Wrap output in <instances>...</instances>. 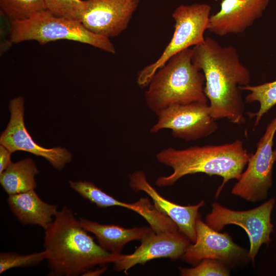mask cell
<instances>
[{
	"label": "cell",
	"instance_id": "obj_15",
	"mask_svg": "<svg viewBox=\"0 0 276 276\" xmlns=\"http://www.w3.org/2000/svg\"><path fill=\"white\" fill-rule=\"evenodd\" d=\"M129 186L132 190L146 193L152 200L156 209L171 219L177 225L179 231L193 243L195 242L196 223L200 217L199 210L205 205L204 200L195 205L183 206L178 204L160 195L149 182L143 171H134L129 175Z\"/></svg>",
	"mask_w": 276,
	"mask_h": 276
},
{
	"label": "cell",
	"instance_id": "obj_25",
	"mask_svg": "<svg viewBox=\"0 0 276 276\" xmlns=\"http://www.w3.org/2000/svg\"><path fill=\"white\" fill-rule=\"evenodd\" d=\"M12 153L4 146L0 145V174L12 164L11 159Z\"/></svg>",
	"mask_w": 276,
	"mask_h": 276
},
{
	"label": "cell",
	"instance_id": "obj_7",
	"mask_svg": "<svg viewBox=\"0 0 276 276\" xmlns=\"http://www.w3.org/2000/svg\"><path fill=\"white\" fill-rule=\"evenodd\" d=\"M275 202L274 199L271 198L258 207L246 211L233 210L214 202L211 212L205 216V223L217 231L229 224L242 227L249 238L248 254L254 264L261 246L271 241L270 235L274 231L271 214Z\"/></svg>",
	"mask_w": 276,
	"mask_h": 276
},
{
	"label": "cell",
	"instance_id": "obj_16",
	"mask_svg": "<svg viewBox=\"0 0 276 276\" xmlns=\"http://www.w3.org/2000/svg\"><path fill=\"white\" fill-rule=\"evenodd\" d=\"M7 203L10 210L23 225H39L45 230L58 213L57 205L42 200L32 190L9 195Z\"/></svg>",
	"mask_w": 276,
	"mask_h": 276
},
{
	"label": "cell",
	"instance_id": "obj_2",
	"mask_svg": "<svg viewBox=\"0 0 276 276\" xmlns=\"http://www.w3.org/2000/svg\"><path fill=\"white\" fill-rule=\"evenodd\" d=\"M64 206L45 230L44 247L51 275H82L96 265L114 263L120 254L103 249Z\"/></svg>",
	"mask_w": 276,
	"mask_h": 276
},
{
	"label": "cell",
	"instance_id": "obj_14",
	"mask_svg": "<svg viewBox=\"0 0 276 276\" xmlns=\"http://www.w3.org/2000/svg\"><path fill=\"white\" fill-rule=\"evenodd\" d=\"M269 0H221L220 9L210 17L208 30L219 36L244 32L260 18Z\"/></svg>",
	"mask_w": 276,
	"mask_h": 276
},
{
	"label": "cell",
	"instance_id": "obj_4",
	"mask_svg": "<svg viewBox=\"0 0 276 276\" xmlns=\"http://www.w3.org/2000/svg\"><path fill=\"white\" fill-rule=\"evenodd\" d=\"M191 48L171 57L154 74L145 91L148 108L155 113L176 104L208 102L205 77L192 61Z\"/></svg>",
	"mask_w": 276,
	"mask_h": 276
},
{
	"label": "cell",
	"instance_id": "obj_10",
	"mask_svg": "<svg viewBox=\"0 0 276 276\" xmlns=\"http://www.w3.org/2000/svg\"><path fill=\"white\" fill-rule=\"evenodd\" d=\"M196 238L190 244L181 259L195 266L204 259L222 261L228 267L249 262L248 250L236 244L227 233H220L198 218L196 223Z\"/></svg>",
	"mask_w": 276,
	"mask_h": 276
},
{
	"label": "cell",
	"instance_id": "obj_17",
	"mask_svg": "<svg viewBox=\"0 0 276 276\" xmlns=\"http://www.w3.org/2000/svg\"><path fill=\"white\" fill-rule=\"evenodd\" d=\"M90 199L93 203L100 208L117 206L135 212L144 218L156 233L178 229L175 223L157 210L147 197L141 198L134 203H127L114 198L98 188L92 192Z\"/></svg>",
	"mask_w": 276,
	"mask_h": 276
},
{
	"label": "cell",
	"instance_id": "obj_24",
	"mask_svg": "<svg viewBox=\"0 0 276 276\" xmlns=\"http://www.w3.org/2000/svg\"><path fill=\"white\" fill-rule=\"evenodd\" d=\"M182 276H228L229 270L222 261L204 259L192 268L179 267Z\"/></svg>",
	"mask_w": 276,
	"mask_h": 276
},
{
	"label": "cell",
	"instance_id": "obj_23",
	"mask_svg": "<svg viewBox=\"0 0 276 276\" xmlns=\"http://www.w3.org/2000/svg\"><path fill=\"white\" fill-rule=\"evenodd\" d=\"M46 9L53 14L81 20L85 8V0H44Z\"/></svg>",
	"mask_w": 276,
	"mask_h": 276
},
{
	"label": "cell",
	"instance_id": "obj_1",
	"mask_svg": "<svg viewBox=\"0 0 276 276\" xmlns=\"http://www.w3.org/2000/svg\"><path fill=\"white\" fill-rule=\"evenodd\" d=\"M191 50L193 63L205 77L204 93L212 118L237 124L245 123V103L239 87L249 84L251 75L236 49L222 46L208 37Z\"/></svg>",
	"mask_w": 276,
	"mask_h": 276
},
{
	"label": "cell",
	"instance_id": "obj_22",
	"mask_svg": "<svg viewBox=\"0 0 276 276\" xmlns=\"http://www.w3.org/2000/svg\"><path fill=\"white\" fill-rule=\"evenodd\" d=\"M45 251L22 255L15 252L0 254V274L17 267L36 266L46 259Z\"/></svg>",
	"mask_w": 276,
	"mask_h": 276
},
{
	"label": "cell",
	"instance_id": "obj_18",
	"mask_svg": "<svg viewBox=\"0 0 276 276\" xmlns=\"http://www.w3.org/2000/svg\"><path fill=\"white\" fill-rule=\"evenodd\" d=\"M82 226L93 234L98 244L105 250L120 254L124 246L134 240H142L152 230L149 227L124 228L114 224H104L83 218L79 219Z\"/></svg>",
	"mask_w": 276,
	"mask_h": 276
},
{
	"label": "cell",
	"instance_id": "obj_9",
	"mask_svg": "<svg viewBox=\"0 0 276 276\" xmlns=\"http://www.w3.org/2000/svg\"><path fill=\"white\" fill-rule=\"evenodd\" d=\"M155 114L157 120L150 132L168 129L173 137L188 142L206 137L218 128L208 102L174 105Z\"/></svg>",
	"mask_w": 276,
	"mask_h": 276
},
{
	"label": "cell",
	"instance_id": "obj_8",
	"mask_svg": "<svg viewBox=\"0 0 276 276\" xmlns=\"http://www.w3.org/2000/svg\"><path fill=\"white\" fill-rule=\"evenodd\" d=\"M276 132V117L267 126L257 143L255 152L250 154L247 167L232 188V193L248 201L265 199L272 184V170L276 162V149L273 148Z\"/></svg>",
	"mask_w": 276,
	"mask_h": 276
},
{
	"label": "cell",
	"instance_id": "obj_3",
	"mask_svg": "<svg viewBox=\"0 0 276 276\" xmlns=\"http://www.w3.org/2000/svg\"><path fill=\"white\" fill-rule=\"evenodd\" d=\"M250 155L238 139L219 145L195 146L182 149L169 147L159 151L156 158L173 171L170 175L159 176L155 185L171 186L186 175L198 173L217 175L223 179L216 193L218 197L228 181L240 178Z\"/></svg>",
	"mask_w": 276,
	"mask_h": 276
},
{
	"label": "cell",
	"instance_id": "obj_5",
	"mask_svg": "<svg viewBox=\"0 0 276 276\" xmlns=\"http://www.w3.org/2000/svg\"><path fill=\"white\" fill-rule=\"evenodd\" d=\"M9 39L14 43L34 40L40 44L68 40L85 43L110 54L116 53L109 38L89 31L79 20L58 16L47 10L25 20L10 21Z\"/></svg>",
	"mask_w": 276,
	"mask_h": 276
},
{
	"label": "cell",
	"instance_id": "obj_12",
	"mask_svg": "<svg viewBox=\"0 0 276 276\" xmlns=\"http://www.w3.org/2000/svg\"><path fill=\"white\" fill-rule=\"evenodd\" d=\"M80 21L89 31L107 38L119 36L128 28L140 0H85Z\"/></svg>",
	"mask_w": 276,
	"mask_h": 276
},
{
	"label": "cell",
	"instance_id": "obj_11",
	"mask_svg": "<svg viewBox=\"0 0 276 276\" xmlns=\"http://www.w3.org/2000/svg\"><path fill=\"white\" fill-rule=\"evenodd\" d=\"M24 98L17 97L9 102L10 120L0 136V144L12 153L24 151L47 160L55 168L61 170L71 162L72 155L61 147L47 148L33 140L24 122Z\"/></svg>",
	"mask_w": 276,
	"mask_h": 276
},
{
	"label": "cell",
	"instance_id": "obj_20",
	"mask_svg": "<svg viewBox=\"0 0 276 276\" xmlns=\"http://www.w3.org/2000/svg\"><path fill=\"white\" fill-rule=\"evenodd\" d=\"M239 88L241 90L249 92L245 97L246 102L259 103L258 111L248 114L250 118H256L254 126L256 127L262 117L276 104V80L258 85L248 84L240 86Z\"/></svg>",
	"mask_w": 276,
	"mask_h": 276
},
{
	"label": "cell",
	"instance_id": "obj_19",
	"mask_svg": "<svg viewBox=\"0 0 276 276\" xmlns=\"http://www.w3.org/2000/svg\"><path fill=\"white\" fill-rule=\"evenodd\" d=\"M37 167L30 158L12 164L0 174V183L9 195L35 190V176L39 173Z\"/></svg>",
	"mask_w": 276,
	"mask_h": 276
},
{
	"label": "cell",
	"instance_id": "obj_13",
	"mask_svg": "<svg viewBox=\"0 0 276 276\" xmlns=\"http://www.w3.org/2000/svg\"><path fill=\"white\" fill-rule=\"evenodd\" d=\"M190 240L179 229L156 233L150 232L141 240V245L128 255L121 254L115 261L116 271L127 273V271L136 264H144L158 258L176 260L181 258L191 244Z\"/></svg>",
	"mask_w": 276,
	"mask_h": 276
},
{
	"label": "cell",
	"instance_id": "obj_21",
	"mask_svg": "<svg viewBox=\"0 0 276 276\" xmlns=\"http://www.w3.org/2000/svg\"><path fill=\"white\" fill-rule=\"evenodd\" d=\"M1 9L11 21H23L47 10L44 0H0Z\"/></svg>",
	"mask_w": 276,
	"mask_h": 276
},
{
	"label": "cell",
	"instance_id": "obj_6",
	"mask_svg": "<svg viewBox=\"0 0 276 276\" xmlns=\"http://www.w3.org/2000/svg\"><path fill=\"white\" fill-rule=\"evenodd\" d=\"M211 11L210 5L199 3L181 5L174 10L173 36L159 57L139 72L136 82L139 86H147L157 70L173 56L205 41L204 34L208 29Z\"/></svg>",
	"mask_w": 276,
	"mask_h": 276
},
{
	"label": "cell",
	"instance_id": "obj_26",
	"mask_svg": "<svg viewBox=\"0 0 276 276\" xmlns=\"http://www.w3.org/2000/svg\"><path fill=\"white\" fill-rule=\"evenodd\" d=\"M107 269L105 265H102L101 267L93 270V268L85 272L82 275L95 276L100 275L103 273Z\"/></svg>",
	"mask_w": 276,
	"mask_h": 276
}]
</instances>
